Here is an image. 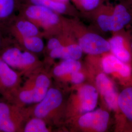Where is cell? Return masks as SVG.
<instances>
[{"label":"cell","mask_w":132,"mask_h":132,"mask_svg":"<svg viewBox=\"0 0 132 132\" xmlns=\"http://www.w3.org/2000/svg\"><path fill=\"white\" fill-rule=\"evenodd\" d=\"M49 52L50 56L52 59L76 60L80 59L83 53L77 41L57 47Z\"/></svg>","instance_id":"17"},{"label":"cell","mask_w":132,"mask_h":132,"mask_svg":"<svg viewBox=\"0 0 132 132\" xmlns=\"http://www.w3.org/2000/svg\"><path fill=\"white\" fill-rule=\"evenodd\" d=\"M18 14L42 29L44 35L50 37L61 32L68 26L67 17L39 5L23 4Z\"/></svg>","instance_id":"2"},{"label":"cell","mask_w":132,"mask_h":132,"mask_svg":"<svg viewBox=\"0 0 132 132\" xmlns=\"http://www.w3.org/2000/svg\"><path fill=\"white\" fill-rule=\"evenodd\" d=\"M61 91L55 88H50L47 93L32 111L33 117L42 118L46 121L52 119L61 110L63 104Z\"/></svg>","instance_id":"10"},{"label":"cell","mask_w":132,"mask_h":132,"mask_svg":"<svg viewBox=\"0 0 132 132\" xmlns=\"http://www.w3.org/2000/svg\"><path fill=\"white\" fill-rule=\"evenodd\" d=\"M42 36H35L16 38V40L26 49L32 53L42 52L45 48V44Z\"/></svg>","instance_id":"21"},{"label":"cell","mask_w":132,"mask_h":132,"mask_svg":"<svg viewBox=\"0 0 132 132\" xmlns=\"http://www.w3.org/2000/svg\"><path fill=\"white\" fill-rule=\"evenodd\" d=\"M7 33L10 34L15 39L35 36H42L44 35L35 24L19 14L10 24Z\"/></svg>","instance_id":"14"},{"label":"cell","mask_w":132,"mask_h":132,"mask_svg":"<svg viewBox=\"0 0 132 132\" xmlns=\"http://www.w3.org/2000/svg\"><path fill=\"white\" fill-rule=\"evenodd\" d=\"M68 24L83 52L90 56L110 52L108 40L87 27L79 17H68Z\"/></svg>","instance_id":"3"},{"label":"cell","mask_w":132,"mask_h":132,"mask_svg":"<svg viewBox=\"0 0 132 132\" xmlns=\"http://www.w3.org/2000/svg\"><path fill=\"white\" fill-rule=\"evenodd\" d=\"M86 78L85 72L82 70L72 73L70 76L67 81L70 82L74 86L80 85L84 82Z\"/></svg>","instance_id":"23"},{"label":"cell","mask_w":132,"mask_h":132,"mask_svg":"<svg viewBox=\"0 0 132 132\" xmlns=\"http://www.w3.org/2000/svg\"><path fill=\"white\" fill-rule=\"evenodd\" d=\"M118 107L123 121L132 125V85L126 87L119 94Z\"/></svg>","instance_id":"18"},{"label":"cell","mask_w":132,"mask_h":132,"mask_svg":"<svg viewBox=\"0 0 132 132\" xmlns=\"http://www.w3.org/2000/svg\"><path fill=\"white\" fill-rule=\"evenodd\" d=\"M27 3L39 5L64 16L76 17L80 16L79 13L70 2H61L55 0H27Z\"/></svg>","instance_id":"16"},{"label":"cell","mask_w":132,"mask_h":132,"mask_svg":"<svg viewBox=\"0 0 132 132\" xmlns=\"http://www.w3.org/2000/svg\"><path fill=\"white\" fill-rule=\"evenodd\" d=\"M110 114L105 108H99L71 118L72 125L83 132H106L109 127Z\"/></svg>","instance_id":"8"},{"label":"cell","mask_w":132,"mask_h":132,"mask_svg":"<svg viewBox=\"0 0 132 132\" xmlns=\"http://www.w3.org/2000/svg\"><path fill=\"white\" fill-rule=\"evenodd\" d=\"M51 80L45 73L33 76L21 88L20 87L6 100L21 107V104H36L47 93Z\"/></svg>","instance_id":"4"},{"label":"cell","mask_w":132,"mask_h":132,"mask_svg":"<svg viewBox=\"0 0 132 132\" xmlns=\"http://www.w3.org/2000/svg\"><path fill=\"white\" fill-rule=\"evenodd\" d=\"M82 65L79 60H63L57 64L53 69V75L60 80L67 81L71 75L77 71L82 70Z\"/></svg>","instance_id":"19"},{"label":"cell","mask_w":132,"mask_h":132,"mask_svg":"<svg viewBox=\"0 0 132 132\" xmlns=\"http://www.w3.org/2000/svg\"><path fill=\"white\" fill-rule=\"evenodd\" d=\"M0 58L11 68L25 71L37 64V60L32 52H23L16 46L6 47L5 43L0 52Z\"/></svg>","instance_id":"11"},{"label":"cell","mask_w":132,"mask_h":132,"mask_svg":"<svg viewBox=\"0 0 132 132\" xmlns=\"http://www.w3.org/2000/svg\"><path fill=\"white\" fill-rule=\"evenodd\" d=\"M28 112L22 107L7 102H0V131L15 132L21 131Z\"/></svg>","instance_id":"9"},{"label":"cell","mask_w":132,"mask_h":132,"mask_svg":"<svg viewBox=\"0 0 132 132\" xmlns=\"http://www.w3.org/2000/svg\"><path fill=\"white\" fill-rule=\"evenodd\" d=\"M20 76L0 58V94L6 100L20 87Z\"/></svg>","instance_id":"13"},{"label":"cell","mask_w":132,"mask_h":132,"mask_svg":"<svg viewBox=\"0 0 132 132\" xmlns=\"http://www.w3.org/2000/svg\"><path fill=\"white\" fill-rule=\"evenodd\" d=\"M128 2V3L132 6V0H126Z\"/></svg>","instance_id":"27"},{"label":"cell","mask_w":132,"mask_h":132,"mask_svg":"<svg viewBox=\"0 0 132 132\" xmlns=\"http://www.w3.org/2000/svg\"><path fill=\"white\" fill-rule=\"evenodd\" d=\"M104 0H70L71 3L84 17L93 12L101 5Z\"/></svg>","instance_id":"20"},{"label":"cell","mask_w":132,"mask_h":132,"mask_svg":"<svg viewBox=\"0 0 132 132\" xmlns=\"http://www.w3.org/2000/svg\"><path fill=\"white\" fill-rule=\"evenodd\" d=\"M65 109V114L70 119L94 110L97 106L99 94L94 85L84 84L75 86Z\"/></svg>","instance_id":"5"},{"label":"cell","mask_w":132,"mask_h":132,"mask_svg":"<svg viewBox=\"0 0 132 132\" xmlns=\"http://www.w3.org/2000/svg\"><path fill=\"white\" fill-rule=\"evenodd\" d=\"M94 74L95 76L94 85L102 99L105 108L116 113L118 124L120 123L122 121L123 118L118 107L119 94L113 80L102 71Z\"/></svg>","instance_id":"6"},{"label":"cell","mask_w":132,"mask_h":132,"mask_svg":"<svg viewBox=\"0 0 132 132\" xmlns=\"http://www.w3.org/2000/svg\"><path fill=\"white\" fill-rule=\"evenodd\" d=\"M130 40H131V46L132 50V34H130Z\"/></svg>","instance_id":"26"},{"label":"cell","mask_w":132,"mask_h":132,"mask_svg":"<svg viewBox=\"0 0 132 132\" xmlns=\"http://www.w3.org/2000/svg\"><path fill=\"white\" fill-rule=\"evenodd\" d=\"M101 55L98 66L101 71L108 76H112L125 87L132 85L131 64L120 60L110 52Z\"/></svg>","instance_id":"7"},{"label":"cell","mask_w":132,"mask_h":132,"mask_svg":"<svg viewBox=\"0 0 132 132\" xmlns=\"http://www.w3.org/2000/svg\"><path fill=\"white\" fill-rule=\"evenodd\" d=\"M110 46V52L123 62L131 64L132 50L130 34L124 29L113 32L108 40Z\"/></svg>","instance_id":"12"},{"label":"cell","mask_w":132,"mask_h":132,"mask_svg":"<svg viewBox=\"0 0 132 132\" xmlns=\"http://www.w3.org/2000/svg\"><path fill=\"white\" fill-rule=\"evenodd\" d=\"M58 2H70V0H55Z\"/></svg>","instance_id":"25"},{"label":"cell","mask_w":132,"mask_h":132,"mask_svg":"<svg viewBox=\"0 0 132 132\" xmlns=\"http://www.w3.org/2000/svg\"><path fill=\"white\" fill-rule=\"evenodd\" d=\"M24 132H48L46 121L42 118L33 117L26 123L23 129Z\"/></svg>","instance_id":"22"},{"label":"cell","mask_w":132,"mask_h":132,"mask_svg":"<svg viewBox=\"0 0 132 132\" xmlns=\"http://www.w3.org/2000/svg\"><path fill=\"white\" fill-rule=\"evenodd\" d=\"M5 39L3 36V34L0 31V52L4 46Z\"/></svg>","instance_id":"24"},{"label":"cell","mask_w":132,"mask_h":132,"mask_svg":"<svg viewBox=\"0 0 132 132\" xmlns=\"http://www.w3.org/2000/svg\"><path fill=\"white\" fill-rule=\"evenodd\" d=\"M85 18L103 32H116L132 23V6L126 0H104Z\"/></svg>","instance_id":"1"},{"label":"cell","mask_w":132,"mask_h":132,"mask_svg":"<svg viewBox=\"0 0 132 132\" xmlns=\"http://www.w3.org/2000/svg\"><path fill=\"white\" fill-rule=\"evenodd\" d=\"M21 0H0V31L7 33L10 24L19 13Z\"/></svg>","instance_id":"15"}]
</instances>
